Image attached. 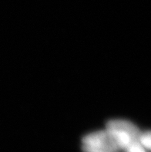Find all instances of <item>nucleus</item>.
<instances>
[{"mask_svg":"<svg viewBox=\"0 0 151 152\" xmlns=\"http://www.w3.org/2000/svg\"><path fill=\"white\" fill-rule=\"evenodd\" d=\"M134 141L123 132L109 129L90 133L82 138V144L84 145L113 151L126 150Z\"/></svg>","mask_w":151,"mask_h":152,"instance_id":"1","label":"nucleus"},{"mask_svg":"<svg viewBox=\"0 0 151 152\" xmlns=\"http://www.w3.org/2000/svg\"><path fill=\"white\" fill-rule=\"evenodd\" d=\"M107 129L123 132L129 135L133 141H139L141 132L133 123L126 120H112L107 124Z\"/></svg>","mask_w":151,"mask_h":152,"instance_id":"2","label":"nucleus"},{"mask_svg":"<svg viewBox=\"0 0 151 152\" xmlns=\"http://www.w3.org/2000/svg\"><path fill=\"white\" fill-rule=\"evenodd\" d=\"M150 132L147 131L146 133H141L140 137H139V143L144 147V148L147 149V150H150Z\"/></svg>","mask_w":151,"mask_h":152,"instance_id":"3","label":"nucleus"},{"mask_svg":"<svg viewBox=\"0 0 151 152\" xmlns=\"http://www.w3.org/2000/svg\"><path fill=\"white\" fill-rule=\"evenodd\" d=\"M126 152H147L146 149L140 145L139 141L132 142L126 148Z\"/></svg>","mask_w":151,"mask_h":152,"instance_id":"4","label":"nucleus"},{"mask_svg":"<svg viewBox=\"0 0 151 152\" xmlns=\"http://www.w3.org/2000/svg\"><path fill=\"white\" fill-rule=\"evenodd\" d=\"M82 151H83V152H118L107 150V149L98 148H94V147L88 146V145H82Z\"/></svg>","mask_w":151,"mask_h":152,"instance_id":"5","label":"nucleus"}]
</instances>
